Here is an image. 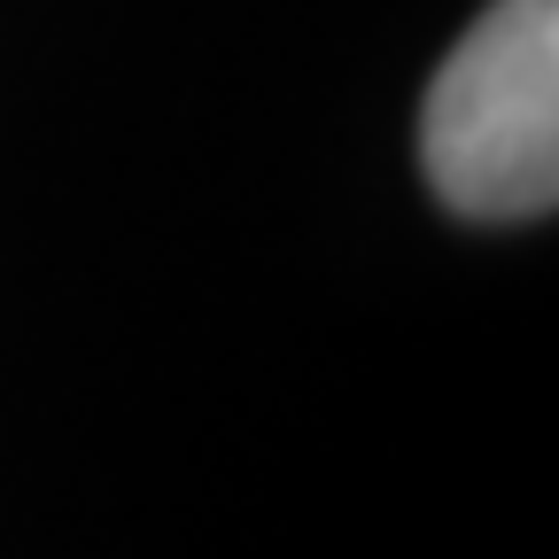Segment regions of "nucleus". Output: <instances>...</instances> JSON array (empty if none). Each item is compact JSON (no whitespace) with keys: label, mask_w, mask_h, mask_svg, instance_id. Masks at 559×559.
Here are the masks:
<instances>
[{"label":"nucleus","mask_w":559,"mask_h":559,"mask_svg":"<svg viewBox=\"0 0 559 559\" xmlns=\"http://www.w3.org/2000/svg\"><path fill=\"white\" fill-rule=\"evenodd\" d=\"M419 171L481 226L544 218L559 194V0H489L419 102Z\"/></svg>","instance_id":"1"}]
</instances>
